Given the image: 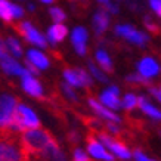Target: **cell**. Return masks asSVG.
Masks as SVG:
<instances>
[{
    "label": "cell",
    "mask_w": 161,
    "mask_h": 161,
    "mask_svg": "<svg viewBox=\"0 0 161 161\" xmlns=\"http://www.w3.org/2000/svg\"><path fill=\"white\" fill-rule=\"evenodd\" d=\"M55 145H58V142L47 130L44 129H28L25 130L24 135L21 136V147L24 151L25 160L30 161L36 160H49V151Z\"/></svg>",
    "instance_id": "obj_1"
},
{
    "label": "cell",
    "mask_w": 161,
    "mask_h": 161,
    "mask_svg": "<svg viewBox=\"0 0 161 161\" xmlns=\"http://www.w3.org/2000/svg\"><path fill=\"white\" fill-rule=\"evenodd\" d=\"M0 161H27L12 129H0Z\"/></svg>",
    "instance_id": "obj_2"
},
{
    "label": "cell",
    "mask_w": 161,
    "mask_h": 161,
    "mask_svg": "<svg viewBox=\"0 0 161 161\" xmlns=\"http://www.w3.org/2000/svg\"><path fill=\"white\" fill-rule=\"evenodd\" d=\"M37 127H40L39 117L28 107H25L19 102L16 105V109L14 112L10 129L15 130V132H25L28 129H37Z\"/></svg>",
    "instance_id": "obj_3"
},
{
    "label": "cell",
    "mask_w": 161,
    "mask_h": 161,
    "mask_svg": "<svg viewBox=\"0 0 161 161\" xmlns=\"http://www.w3.org/2000/svg\"><path fill=\"white\" fill-rule=\"evenodd\" d=\"M12 27L21 37H24L25 42L33 43L36 46H39V47H43V49L47 47V42L30 22H16V24H12Z\"/></svg>",
    "instance_id": "obj_4"
},
{
    "label": "cell",
    "mask_w": 161,
    "mask_h": 161,
    "mask_svg": "<svg viewBox=\"0 0 161 161\" xmlns=\"http://www.w3.org/2000/svg\"><path fill=\"white\" fill-rule=\"evenodd\" d=\"M18 103L19 99L10 95H3L0 98V129H10L12 117Z\"/></svg>",
    "instance_id": "obj_5"
},
{
    "label": "cell",
    "mask_w": 161,
    "mask_h": 161,
    "mask_svg": "<svg viewBox=\"0 0 161 161\" xmlns=\"http://www.w3.org/2000/svg\"><path fill=\"white\" fill-rule=\"evenodd\" d=\"M93 135H98L99 141L102 142V143H105V147H107L108 149H111L117 157H120V158H123V160H129V158L132 157V154H130V151H129V148H127L121 141H117V139L111 137L107 132H96V133H93Z\"/></svg>",
    "instance_id": "obj_6"
},
{
    "label": "cell",
    "mask_w": 161,
    "mask_h": 161,
    "mask_svg": "<svg viewBox=\"0 0 161 161\" xmlns=\"http://www.w3.org/2000/svg\"><path fill=\"white\" fill-rule=\"evenodd\" d=\"M64 77L67 83L73 87H86L89 89L92 86V78L84 69L80 68H65L64 69Z\"/></svg>",
    "instance_id": "obj_7"
},
{
    "label": "cell",
    "mask_w": 161,
    "mask_h": 161,
    "mask_svg": "<svg viewBox=\"0 0 161 161\" xmlns=\"http://www.w3.org/2000/svg\"><path fill=\"white\" fill-rule=\"evenodd\" d=\"M115 33H117L120 37H124V39L130 40L133 43L139 44V46H143V44L148 42V36L137 31L132 27V25H117L115 27Z\"/></svg>",
    "instance_id": "obj_8"
},
{
    "label": "cell",
    "mask_w": 161,
    "mask_h": 161,
    "mask_svg": "<svg viewBox=\"0 0 161 161\" xmlns=\"http://www.w3.org/2000/svg\"><path fill=\"white\" fill-rule=\"evenodd\" d=\"M86 141H87V151L92 157L99 158V160H103V161H114V155H111V154L101 145V142L95 139L93 133H89L87 137H86Z\"/></svg>",
    "instance_id": "obj_9"
},
{
    "label": "cell",
    "mask_w": 161,
    "mask_h": 161,
    "mask_svg": "<svg viewBox=\"0 0 161 161\" xmlns=\"http://www.w3.org/2000/svg\"><path fill=\"white\" fill-rule=\"evenodd\" d=\"M22 87L28 95H31L33 98L43 99V87L39 83V80H36L28 69H25L22 74Z\"/></svg>",
    "instance_id": "obj_10"
},
{
    "label": "cell",
    "mask_w": 161,
    "mask_h": 161,
    "mask_svg": "<svg viewBox=\"0 0 161 161\" xmlns=\"http://www.w3.org/2000/svg\"><path fill=\"white\" fill-rule=\"evenodd\" d=\"M118 89L115 86H111L109 89H107L105 92L101 95V102L105 105L107 108L111 109H120L121 108V101L118 98Z\"/></svg>",
    "instance_id": "obj_11"
},
{
    "label": "cell",
    "mask_w": 161,
    "mask_h": 161,
    "mask_svg": "<svg viewBox=\"0 0 161 161\" xmlns=\"http://www.w3.org/2000/svg\"><path fill=\"white\" fill-rule=\"evenodd\" d=\"M71 40H73L74 49L77 50L78 55H86L87 49H86V42H87V31L83 28V27H77L74 28L73 36H71Z\"/></svg>",
    "instance_id": "obj_12"
},
{
    "label": "cell",
    "mask_w": 161,
    "mask_h": 161,
    "mask_svg": "<svg viewBox=\"0 0 161 161\" xmlns=\"http://www.w3.org/2000/svg\"><path fill=\"white\" fill-rule=\"evenodd\" d=\"M137 71H139V74H141L142 77L151 78L158 74L160 67H158V64L152 58H143L141 62L137 64Z\"/></svg>",
    "instance_id": "obj_13"
},
{
    "label": "cell",
    "mask_w": 161,
    "mask_h": 161,
    "mask_svg": "<svg viewBox=\"0 0 161 161\" xmlns=\"http://www.w3.org/2000/svg\"><path fill=\"white\" fill-rule=\"evenodd\" d=\"M89 105H90V108H92V109L96 112L98 115H101L103 120L114 121V123H118V121H120V117H118L115 112L109 111L108 108H103V105H101V103H99L95 98H89Z\"/></svg>",
    "instance_id": "obj_14"
},
{
    "label": "cell",
    "mask_w": 161,
    "mask_h": 161,
    "mask_svg": "<svg viewBox=\"0 0 161 161\" xmlns=\"http://www.w3.org/2000/svg\"><path fill=\"white\" fill-rule=\"evenodd\" d=\"M0 67L6 74H14V75H22L25 71L15 59L10 58L9 55H5V56L0 58Z\"/></svg>",
    "instance_id": "obj_15"
},
{
    "label": "cell",
    "mask_w": 161,
    "mask_h": 161,
    "mask_svg": "<svg viewBox=\"0 0 161 161\" xmlns=\"http://www.w3.org/2000/svg\"><path fill=\"white\" fill-rule=\"evenodd\" d=\"M108 24H109V14L107 10H98L95 16H93V28H95V33L98 36L103 34V31L108 28Z\"/></svg>",
    "instance_id": "obj_16"
},
{
    "label": "cell",
    "mask_w": 161,
    "mask_h": 161,
    "mask_svg": "<svg viewBox=\"0 0 161 161\" xmlns=\"http://www.w3.org/2000/svg\"><path fill=\"white\" fill-rule=\"evenodd\" d=\"M68 34V30L65 25H62V22H56L55 25H52L47 31V39L50 40V43H59L62 42Z\"/></svg>",
    "instance_id": "obj_17"
},
{
    "label": "cell",
    "mask_w": 161,
    "mask_h": 161,
    "mask_svg": "<svg viewBox=\"0 0 161 161\" xmlns=\"http://www.w3.org/2000/svg\"><path fill=\"white\" fill-rule=\"evenodd\" d=\"M27 59H28L33 65H36L39 69H46L49 67V59L46 58L42 52H39V50H33V49L28 50Z\"/></svg>",
    "instance_id": "obj_18"
},
{
    "label": "cell",
    "mask_w": 161,
    "mask_h": 161,
    "mask_svg": "<svg viewBox=\"0 0 161 161\" xmlns=\"http://www.w3.org/2000/svg\"><path fill=\"white\" fill-rule=\"evenodd\" d=\"M137 105L141 108L142 111L145 112L147 115H149L151 118H155V120H161V111L160 109H157L155 107H152L149 102H147V99L141 96V98L137 99Z\"/></svg>",
    "instance_id": "obj_19"
},
{
    "label": "cell",
    "mask_w": 161,
    "mask_h": 161,
    "mask_svg": "<svg viewBox=\"0 0 161 161\" xmlns=\"http://www.w3.org/2000/svg\"><path fill=\"white\" fill-rule=\"evenodd\" d=\"M96 61H98V64L101 65V68H102L105 73H108V74L112 73V69H114L112 68V62L105 50H98V52H96Z\"/></svg>",
    "instance_id": "obj_20"
},
{
    "label": "cell",
    "mask_w": 161,
    "mask_h": 161,
    "mask_svg": "<svg viewBox=\"0 0 161 161\" xmlns=\"http://www.w3.org/2000/svg\"><path fill=\"white\" fill-rule=\"evenodd\" d=\"M0 18L5 22H8V24H12V19H14L12 5L8 0H0Z\"/></svg>",
    "instance_id": "obj_21"
},
{
    "label": "cell",
    "mask_w": 161,
    "mask_h": 161,
    "mask_svg": "<svg viewBox=\"0 0 161 161\" xmlns=\"http://www.w3.org/2000/svg\"><path fill=\"white\" fill-rule=\"evenodd\" d=\"M6 46L9 47V50L14 55H16V56H22V47H21V44L18 43L14 37H8V39H6Z\"/></svg>",
    "instance_id": "obj_22"
},
{
    "label": "cell",
    "mask_w": 161,
    "mask_h": 161,
    "mask_svg": "<svg viewBox=\"0 0 161 161\" xmlns=\"http://www.w3.org/2000/svg\"><path fill=\"white\" fill-rule=\"evenodd\" d=\"M121 107L126 108V109H133V108L137 107V96H135L133 93H127L126 96L123 98Z\"/></svg>",
    "instance_id": "obj_23"
},
{
    "label": "cell",
    "mask_w": 161,
    "mask_h": 161,
    "mask_svg": "<svg viewBox=\"0 0 161 161\" xmlns=\"http://www.w3.org/2000/svg\"><path fill=\"white\" fill-rule=\"evenodd\" d=\"M129 84H149V80L145 77H142L141 74H132V75H129L126 80Z\"/></svg>",
    "instance_id": "obj_24"
},
{
    "label": "cell",
    "mask_w": 161,
    "mask_h": 161,
    "mask_svg": "<svg viewBox=\"0 0 161 161\" xmlns=\"http://www.w3.org/2000/svg\"><path fill=\"white\" fill-rule=\"evenodd\" d=\"M49 14L55 22H64L65 18H67V15L64 14V10L59 9V8H52V9L49 10Z\"/></svg>",
    "instance_id": "obj_25"
},
{
    "label": "cell",
    "mask_w": 161,
    "mask_h": 161,
    "mask_svg": "<svg viewBox=\"0 0 161 161\" xmlns=\"http://www.w3.org/2000/svg\"><path fill=\"white\" fill-rule=\"evenodd\" d=\"M89 69L92 71L93 77H95V78H98L99 81H103V83H105V81H108L107 75H105V74H102V71H101V69H99L98 67H96V65H95V64H93V62H90V64H89Z\"/></svg>",
    "instance_id": "obj_26"
},
{
    "label": "cell",
    "mask_w": 161,
    "mask_h": 161,
    "mask_svg": "<svg viewBox=\"0 0 161 161\" xmlns=\"http://www.w3.org/2000/svg\"><path fill=\"white\" fill-rule=\"evenodd\" d=\"M62 92L68 96L73 102H77L78 99H77V95H75V92H74V89H73V86H69L68 83H64L62 84Z\"/></svg>",
    "instance_id": "obj_27"
},
{
    "label": "cell",
    "mask_w": 161,
    "mask_h": 161,
    "mask_svg": "<svg viewBox=\"0 0 161 161\" xmlns=\"http://www.w3.org/2000/svg\"><path fill=\"white\" fill-rule=\"evenodd\" d=\"M145 25H147V28L149 30V31H151L152 34H160V33H161V28H160V27H158V25H157L155 22L149 21L148 18L145 19Z\"/></svg>",
    "instance_id": "obj_28"
},
{
    "label": "cell",
    "mask_w": 161,
    "mask_h": 161,
    "mask_svg": "<svg viewBox=\"0 0 161 161\" xmlns=\"http://www.w3.org/2000/svg\"><path fill=\"white\" fill-rule=\"evenodd\" d=\"M149 6L157 15L161 16V0H149Z\"/></svg>",
    "instance_id": "obj_29"
},
{
    "label": "cell",
    "mask_w": 161,
    "mask_h": 161,
    "mask_svg": "<svg viewBox=\"0 0 161 161\" xmlns=\"http://www.w3.org/2000/svg\"><path fill=\"white\" fill-rule=\"evenodd\" d=\"M74 160H80V161H87V155L84 154L81 149H75L74 151Z\"/></svg>",
    "instance_id": "obj_30"
},
{
    "label": "cell",
    "mask_w": 161,
    "mask_h": 161,
    "mask_svg": "<svg viewBox=\"0 0 161 161\" xmlns=\"http://www.w3.org/2000/svg\"><path fill=\"white\" fill-rule=\"evenodd\" d=\"M12 14H14V16H16V18H21V16L24 15V9H22L21 6L12 5Z\"/></svg>",
    "instance_id": "obj_31"
},
{
    "label": "cell",
    "mask_w": 161,
    "mask_h": 161,
    "mask_svg": "<svg viewBox=\"0 0 161 161\" xmlns=\"http://www.w3.org/2000/svg\"><path fill=\"white\" fill-rule=\"evenodd\" d=\"M133 155H135V158H136V161H154V160H149V158H148V157L145 155V154H142V152L139 151V149H136Z\"/></svg>",
    "instance_id": "obj_32"
},
{
    "label": "cell",
    "mask_w": 161,
    "mask_h": 161,
    "mask_svg": "<svg viewBox=\"0 0 161 161\" xmlns=\"http://www.w3.org/2000/svg\"><path fill=\"white\" fill-rule=\"evenodd\" d=\"M25 65H27V68H28V71H30L31 74H39V68H37L36 65H33V64L30 62L28 59L25 61Z\"/></svg>",
    "instance_id": "obj_33"
},
{
    "label": "cell",
    "mask_w": 161,
    "mask_h": 161,
    "mask_svg": "<svg viewBox=\"0 0 161 161\" xmlns=\"http://www.w3.org/2000/svg\"><path fill=\"white\" fill-rule=\"evenodd\" d=\"M68 141L71 142V143H77V142H78V135H77V132H69V133H68Z\"/></svg>",
    "instance_id": "obj_34"
},
{
    "label": "cell",
    "mask_w": 161,
    "mask_h": 161,
    "mask_svg": "<svg viewBox=\"0 0 161 161\" xmlns=\"http://www.w3.org/2000/svg\"><path fill=\"white\" fill-rule=\"evenodd\" d=\"M5 55H8V50H6V44L0 40V58L2 56H5Z\"/></svg>",
    "instance_id": "obj_35"
},
{
    "label": "cell",
    "mask_w": 161,
    "mask_h": 161,
    "mask_svg": "<svg viewBox=\"0 0 161 161\" xmlns=\"http://www.w3.org/2000/svg\"><path fill=\"white\" fill-rule=\"evenodd\" d=\"M151 92H152V95H154V96H155V98L161 102V89L160 90H157V89H151Z\"/></svg>",
    "instance_id": "obj_36"
},
{
    "label": "cell",
    "mask_w": 161,
    "mask_h": 161,
    "mask_svg": "<svg viewBox=\"0 0 161 161\" xmlns=\"http://www.w3.org/2000/svg\"><path fill=\"white\" fill-rule=\"evenodd\" d=\"M42 2H43V3H52L53 0H42Z\"/></svg>",
    "instance_id": "obj_37"
},
{
    "label": "cell",
    "mask_w": 161,
    "mask_h": 161,
    "mask_svg": "<svg viewBox=\"0 0 161 161\" xmlns=\"http://www.w3.org/2000/svg\"><path fill=\"white\" fill-rule=\"evenodd\" d=\"M99 2H101V3H102V5H103V3H108L109 0H99Z\"/></svg>",
    "instance_id": "obj_38"
},
{
    "label": "cell",
    "mask_w": 161,
    "mask_h": 161,
    "mask_svg": "<svg viewBox=\"0 0 161 161\" xmlns=\"http://www.w3.org/2000/svg\"><path fill=\"white\" fill-rule=\"evenodd\" d=\"M74 161H80V160H74ZM87 161H90V160H87Z\"/></svg>",
    "instance_id": "obj_39"
}]
</instances>
